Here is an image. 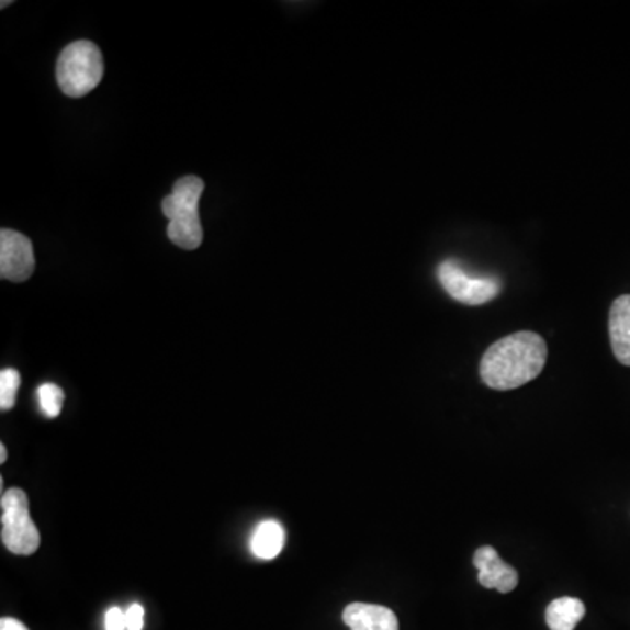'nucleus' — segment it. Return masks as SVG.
Returning <instances> with one entry per match:
<instances>
[{"mask_svg": "<svg viewBox=\"0 0 630 630\" xmlns=\"http://www.w3.org/2000/svg\"><path fill=\"white\" fill-rule=\"evenodd\" d=\"M126 630L144 629V608L140 605H132L125 611Z\"/></svg>", "mask_w": 630, "mask_h": 630, "instance_id": "nucleus-14", "label": "nucleus"}, {"mask_svg": "<svg viewBox=\"0 0 630 630\" xmlns=\"http://www.w3.org/2000/svg\"><path fill=\"white\" fill-rule=\"evenodd\" d=\"M2 543L14 555H32L41 544L40 529L31 518L29 497L22 488H9L0 499Z\"/></svg>", "mask_w": 630, "mask_h": 630, "instance_id": "nucleus-4", "label": "nucleus"}, {"mask_svg": "<svg viewBox=\"0 0 630 630\" xmlns=\"http://www.w3.org/2000/svg\"><path fill=\"white\" fill-rule=\"evenodd\" d=\"M22 385V376L13 368L0 372V408L11 410L16 403L18 389Z\"/></svg>", "mask_w": 630, "mask_h": 630, "instance_id": "nucleus-13", "label": "nucleus"}, {"mask_svg": "<svg viewBox=\"0 0 630 630\" xmlns=\"http://www.w3.org/2000/svg\"><path fill=\"white\" fill-rule=\"evenodd\" d=\"M104 78V58L91 41H76L60 53L57 81L65 95L81 99L99 87Z\"/></svg>", "mask_w": 630, "mask_h": 630, "instance_id": "nucleus-3", "label": "nucleus"}, {"mask_svg": "<svg viewBox=\"0 0 630 630\" xmlns=\"http://www.w3.org/2000/svg\"><path fill=\"white\" fill-rule=\"evenodd\" d=\"M285 544V531L275 520H265L256 527L251 538V550L256 558L272 561L279 558Z\"/></svg>", "mask_w": 630, "mask_h": 630, "instance_id": "nucleus-10", "label": "nucleus"}, {"mask_svg": "<svg viewBox=\"0 0 630 630\" xmlns=\"http://www.w3.org/2000/svg\"><path fill=\"white\" fill-rule=\"evenodd\" d=\"M473 564L479 570V582L484 588H496L502 594L514 592L518 585V573L499 558L494 547H480L473 555Z\"/></svg>", "mask_w": 630, "mask_h": 630, "instance_id": "nucleus-7", "label": "nucleus"}, {"mask_svg": "<svg viewBox=\"0 0 630 630\" xmlns=\"http://www.w3.org/2000/svg\"><path fill=\"white\" fill-rule=\"evenodd\" d=\"M35 268L34 247L31 238L4 228L0 232V277L5 281L25 282Z\"/></svg>", "mask_w": 630, "mask_h": 630, "instance_id": "nucleus-6", "label": "nucleus"}, {"mask_svg": "<svg viewBox=\"0 0 630 630\" xmlns=\"http://www.w3.org/2000/svg\"><path fill=\"white\" fill-rule=\"evenodd\" d=\"M0 630H29L16 618H2L0 620Z\"/></svg>", "mask_w": 630, "mask_h": 630, "instance_id": "nucleus-16", "label": "nucleus"}, {"mask_svg": "<svg viewBox=\"0 0 630 630\" xmlns=\"http://www.w3.org/2000/svg\"><path fill=\"white\" fill-rule=\"evenodd\" d=\"M8 459V450H5V445H0V462H5Z\"/></svg>", "mask_w": 630, "mask_h": 630, "instance_id": "nucleus-17", "label": "nucleus"}, {"mask_svg": "<svg viewBox=\"0 0 630 630\" xmlns=\"http://www.w3.org/2000/svg\"><path fill=\"white\" fill-rule=\"evenodd\" d=\"M609 340L615 358L630 367V294L615 300L609 311Z\"/></svg>", "mask_w": 630, "mask_h": 630, "instance_id": "nucleus-9", "label": "nucleus"}, {"mask_svg": "<svg viewBox=\"0 0 630 630\" xmlns=\"http://www.w3.org/2000/svg\"><path fill=\"white\" fill-rule=\"evenodd\" d=\"M41 410L49 419H55L64 408L65 393L57 384H43L37 389Z\"/></svg>", "mask_w": 630, "mask_h": 630, "instance_id": "nucleus-12", "label": "nucleus"}, {"mask_svg": "<svg viewBox=\"0 0 630 630\" xmlns=\"http://www.w3.org/2000/svg\"><path fill=\"white\" fill-rule=\"evenodd\" d=\"M549 358V347L535 331H517L494 341L480 361V376L494 391H514L538 379Z\"/></svg>", "mask_w": 630, "mask_h": 630, "instance_id": "nucleus-1", "label": "nucleus"}, {"mask_svg": "<svg viewBox=\"0 0 630 630\" xmlns=\"http://www.w3.org/2000/svg\"><path fill=\"white\" fill-rule=\"evenodd\" d=\"M344 622L350 630H400L393 609L364 603L347 606L344 609Z\"/></svg>", "mask_w": 630, "mask_h": 630, "instance_id": "nucleus-8", "label": "nucleus"}, {"mask_svg": "<svg viewBox=\"0 0 630 630\" xmlns=\"http://www.w3.org/2000/svg\"><path fill=\"white\" fill-rule=\"evenodd\" d=\"M585 605L576 597H559L550 603L544 618L550 630H574L585 617Z\"/></svg>", "mask_w": 630, "mask_h": 630, "instance_id": "nucleus-11", "label": "nucleus"}, {"mask_svg": "<svg viewBox=\"0 0 630 630\" xmlns=\"http://www.w3.org/2000/svg\"><path fill=\"white\" fill-rule=\"evenodd\" d=\"M205 184L196 176H184L173 184L172 193L165 196L161 211L169 217L167 235L170 243L194 251L202 246L203 228L200 223L199 202Z\"/></svg>", "mask_w": 630, "mask_h": 630, "instance_id": "nucleus-2", "label": "nucleus"}, {"mask_svg": "<svg viewBox=\"0 0 630 630\" xmlns=\"http://www.w3.org/2000/svg\"><path fill=\"white\" fill-rule=\"evenodd\" d=\"M105 630H126V617L123 609H109L105 614Z\"/></svg>", "mask_w": 630, "mask_h": 630, "instance_id": "nucleus-15", "label": "nucleus"}, {"mask_svg": "<svg viewBox=\"0 0 630 630\" xmlns=\"http://www.w3.org/2000/svg\"><path fill=\"white\" fill-rule=\"evenodd\" d=\"M438 281L445 293L464 305H484L502 294V281L496 277H475L452 259L441 261L437 268Z\"/></svg>", "mask_w": 630, "mask_h": 630, "instance_id": "nucleus-5", "label": "nucleus"}]
</instances>
